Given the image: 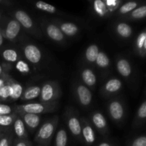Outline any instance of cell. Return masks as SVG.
Masks as SVG:
<instances>
[{
	"mask_svg": "<svg viewBox=\"0 0 146 146\" xmlns=\"http://www.w3.org/2000/svg\"><path fill=\"white\" fill-rule=\"evenodd\" d=\"M58 115H54L52 118L44 121L36 133L34 141L38 145L49 146L51 140L55 134V131L58 126Z\"/></svg>",
	"mask_w": 146,
	"mask_h": 146,
	"instance_id": "obj_1",
	"label": "cell"
},
{
	"mask_svg": "<svg viewBox=\"0 0 146 146\" xmlns=\"http://www.w3.org/2000/svg\"><path fill=\"white\" fill-rule=\"evenodd\" d=\"M68 145V134L65 128H61L55 136L54 146H67Z\"/></svg>",
	"mask_w": 146,
	"mask_h": 146,
	"instance_id": "obj_28",
	"label": "cell"
},
{
	"mask_svg": "<svg viewBox=\"0 0 146 146\" xmlns=\"http://www.w3.org/2000/svg\"><path fill=\"white\" fill-rule=\"evenodd\" d=\"M24 57L33 64H38L42 58V53L38 47L33 44H26L23 48Z\"/></svg>",
	"mask_w": 146,
	"mask_h": 146,
	"instance_id": "obj_13",
	"label": "cell"
},
{
	"mask_svg": "<svg viewBox=\"0 0 146 146\" xmlns=\"http://www.w3.org/2000/svg\"><path fill=\"white\" fill-rule=\"evenodd\" d=\"M141 3L140 1H128V2L124 3L120 6L119 8L116 11V14L120 17H123L126 14H129L130 12L136 9L139 6H141Z\"/></svg>",
	"mask_w": 146,
	"mask_h": 146,
	"instance_id": "obj_26",
	"label": "cell"
},
{
	"mask_svg": "<svg viewBox=\"0 0 146 146\" xmlns=\"http://www.w3.org/2000/svg\"><path fill=\"white\" fill-rule=\"evenodd\" d=\"M14 141L13 134H9L0 139V146H12Z\"/></svg>",
	"mask_w": 146,
	"mask_h": 146,
	"instance_id": "obj_37",
	"label": "cell"
},
{
	"mask_svg": "<svg viewBox=\"0 0 146 146\" xmlns=\"http://www.w3.org/2000/svg\"><path fill=\"white\" fill-rule=\"evenodd\" d=\"M95 65L99 69L106 71L110 68L111 66V60L109 57L107 55L106 53L104 51H100L98 54L96 60Z\"/></svg>",
	"mask_w": 146,
	"mask_h": 146,
	"instance_id": "obj_27",
	"label": "cell"
},
{
	"mask_svg": "<svg viewBox=\"0 0 146 146\" xmlns=\"http://www.w3.org/2000/svg\"><path fill=\"white\" fill-rule=\"evenodd\" d=\"M115 66L118 74L123 78H131L133 73V68L131 61L125 57H118L115 60Z\"/></svg>",
	"mask_w": 146,
	"mask_h": 146,
	"instance_id": "obj_14",
	"label": "cell"
},
{
	"mask_svg": "<svg viewBox=\"0 0 146 146\" xmlns=\"http://www.w3.org/2000/svg\"><path fill=\"white\" fill-rule=\"evenodd\" d=\"M21 27L19 23L15 19H11L7 23L6 29L4 31V35L9 41H14L21 32Z\"/></svg>",
	"mask_w": 146,
	"mask_h": 146,
	"instance_id": "obj_16",
	"label": "cell"
},
{
	"mask_svg": "<svg viewBox=\"0 0 146 146\" xmlns=\"http://www.w3.org/2000/svg\"><path fill=\"white\" fill-rule=\"evenodd\" d=\"M11 108L6 104H0V115H9L11 113Z\"/></svg>",
	"mask_w": 146,
	"mask_h": 146,
	"instance_id": "obj_39",
	"label": "cell"
},
{
	"mask_svg": "<svg viewBox=\"0 0 146 146\" xmlns=\"http://www.w3.org/2000/svg\"><path fill=\"white\" fill-rule=\"evenodd\" d=\"M61 96V90L58 83L56 81H46L41 87L39 95L40 102L44 104L58 103Z\"/></svg>",
	"mask_w": 146,
	"mask_h": 146,
	"instance_id": "obj_2",
	"label": "cell"
},
{
	"mask_svg": "<svg viewBox=\"0 0 146 146\" xmlns=\"http://www.w3.org/2000/svg\"><path fill=\"white\" fill-rule=\"evenodd\" d=\"M15 68L19 73L23 74H27L30 72V67L26 61L23 60H19L17 62Z\"/></svg>",
	"mask_w": 146,
	"mask_h": 146,
	"instance_id": "obj_36",
	"label": "cell"
},
{
	"mask_svg": "<svg viewBox=\"0 0 146 146\" xmlns=\"http://www.w3.org/2000/svg\"><path fill=\"white\" fill-rule=\"evenodd\" d=\"M35 7L36 9H38V10H41V11H44V12L48 13V14H54L58 13L57 9L54 6L49 4H47V3L44 2V1H36L35 3Z\"/></svg>",
	"mask_w": 146,
	"mask_h": 146,
	"instance_id": "obj_31",
	"label": "cell"
},
{
	"mask_svg": "<svg viewBox=\"0 0 146 146\" xmlns=\"http://www.w3.org/2000/svg\"><path fill=\"white\" fill-rule=\"evenodd\" d=\"M0 18H1V14H0Z\"/></svg>",
	"mask_w": 146,
	"mask_h": 146,
	"instance_id": "obj_45",
	"label": "cell"
},
{
	"mask_svg": "<svg viewBox=\"0 0 146 146\" xmlns=\"http://www.w3.org/2000/svg\"><path fill=\"white\" fill-rule=\"evenodd\" d=\"M53 22L56 25L58 26V27L60 29L61 32L64 34L65 36H66L69 37L75 36L80 31L79 27L74 23L64 21L58 19L53 20Z\"/></svg>",
	"mask_w": 146,
	"mask_h": 146,
	"instance_id": "obj_15",
	"label": "cell"
},
{
	"mask_svg": "<svg viewBox=\"0 0 146 146\" xmlns=\"http://www.w3.org/2000/svg\"><path fill=\"white\" fill-rule=\"evenodd\" d=\"M134 50L141 58H144L146 54V31L143 30L136 37L134 43Z\"/></svg>",
	"mask_w": 146,
	"mask_h": 146,
	"instance_id": "obj_19",
	"label": "cell"
},
{
	"mask_svg": "<svg viewBox=\"0 0 146 146\" xmlns=\"http://www.w3.org/2000/svg\"><path fill=\"white\" fill-rule=\"evenodd\" d=\"M1 73H2V66L0 65V74H1Z\"/></svg>",
	"mask_w": 146,
	"mask_h": 146,
	"instance_id": "obj_43",
	"label": "cell"
},
{
	"mask_svg": "<svg viewBox=\"0 0 146 146\" xmlns=\"http://www.w3.org/2000/svg\"><path fill=\"white\" fill-rule=\"evenodd\" d=\"M10 85L11 88V95L10 98L12 100H18L21 97L23 93L22 86L13 79L10 80Z\"/></svg>",
	"mask_w": 146,
	"mask_h": 146,
	"instance_id": "obj_29",
	"label": "cell"
},
{
	"mask_svg": "<svg viewBox=\"0 0 146 146\" xmlns=\"http://www.w3.org/2000/svg\"><path fill=\"white\" fill-rule=\"evenodd\" d=\"M12 125L14 133L15 136L17 137L16 139H28V133H27L25 125H24L23 121L19 115H17V117H16Z\"/></svg>",
	"mask_w": 146,
	"mask_h": 146,
	"instance_id": "obj_20",
	"label": "cell"
},
{
	"mask_svg": "<svg viewBox=\"0 0 146 146\" xmlns=\"http://www.w3.org/2000/svg\"><path fill=\"white\" fill-rule=\"evenodd\" d=\"M11 95V88L10 85V80L7 81V84H4L1 88H0V98L5 100L7 98H10Z\"/></svg>",
	"mask_w": 146,
	"mask_h": 146,
	"instance_id": "obj_35",
	"label": "cell"
},
{
	"mask_svg": "<svg viewBox=\"0 0 146 146\" xmlns=\"http://www.w3.org/2000/svg\"><path fill=\"white\" fill-rule=\"evenodd\" d=\"M146 118V101L144 99L138 107L136 115L133 122L132 126L133 128H138L145 123Z\"/></svg>",
	"mask_w": 146,
	"mask_h": 146,
	"instance_id": "obj_21",
	"label": "cell"
},
{
	"mask_svg": "<svg viewBox=\"0 0 146 146\" xmlns=\"http://www.w3.org/2000/svg\"><path fill=\"white\" fill-rule=\"evenodd\" d=\"M145 16L146 5L145 4H142L134 10H133L129 14L121 17L126 20H140L145 18Z\"/></svg>",
	"mask_w": 146,
	"mask_h": 146,
	"instance_id": "obj_25",
	"label": "cell"
},
{
	"mask_svg": "<svg viewBox=\"0 0 146 146\" xmlns=\"http://www.w3.org/2000/svg\"><path fill=\"white\" fill-rule=\"evenodd\" d=\"M36 146H42V145H37Z\"/></svg>",
	"mask_w": 146,
	"mask_h": 146,
	"instance_id": "obj_44",
	"label": "cell"
},
{
	"mask_svg": "<svg viewBox=\"0 0 146 146\" xmlns=\"http://www.w3.org/2000/svg\"><path fill=\"white\" fill-rule=\"evenodd\" d=\"M128 146H146V136L140 135L134 137L128 143Z\"/></svg>",
	"mask_w": 146,
	"mask_h": 146,
	"instance_id": "obj_34",
	"label": "cell"
},
{
	"mask_svg": "<svg viewBox=\"0 0 146 146\" xmlns=\"http://www.w3.org/2000/svg\"><path fill=\"white\" fill-rule=\"evenodd\" d=\"M40 26L41 32L43 31L44 34L51 41L61 44L65 43V36L61 32L58 26L56 25L54 22H51L42 19L40 22Z\"/></svg>",
	"mask_w": 146,
	"mask_h": 146,
	"instance_id": "obj_8",
	"label": "cell"
},
{
	"mask_svg": "<svg viewBox=\"0 0 146 146\" xmlns=\"http://www.w3.org/2000/svg\"><path fill=\"white\" fill-rule=\"evenodd\" d=\"M107 112L110 118L115 123H122L126 116V107L123 101L113 98L107 104Z\"/></svg>",
	"mask_w": 146,
	"mask_h": 146,
	"instance_id": "obj_4",
	"label": "cell"
},
{
	"mask_svg": "<svg viewBox=\"0 0 146 146\" xmlns=\"http://www.w3.org/2000/svg\"><path fill=\"white\" fill-rule=\"evenodd\" d=\"M80 76L82 84L86 86L88 88H94L97 83V76L94 70L89 67L82 68L80 72Z\"/></svg>",
	"mask_w": 146,
	"mask_h": 146,
	"instance_id": "obj_17",
	"label": "cell"
},
{
	"mask_svg": "<svg viewBox=\"0 0 146 146\" xmlns=\"http://www.w3.org/2000/svg\"><path fill=\"white\" fill-rule=\"evenodd\" d=\"M114 31L118 36L123 39H128L133 35V28L125 21H118L114 25Z\"/></svg>",
	"mask_w": 146,
	"mask_h": 146,
	"instance_id": "obj_18",
	"label": "cell"
},
{
	"mask_svg": "<svg viewBox=\"0 0 146 146\" xmlns=\"http://www.w3.org/2000/svg\"><path fill=\"white\" fill-rule=\"evenodd\" d=\"M2 57L5 61L11 63L17 62L19 58V56L17 51L12 49V48H8V49L4 50L2 52Z\"/></svg>",
	"mask_w": 146,
	"mask_h": 146,
	"instance_id": "obj_30",
	"label": "cell"
},
{
	"mask_svg": "<svg viewBox=\"0 0 146 146\" xmlns=\"http://www.w3.org/2000/svg\"><path fill=\"white\" fill-rule=\"evenodd\" d=\"M79 113L73 107H68L65 112V119L66 125L71 135L77 140L82 143L81 137V125Z\"/></svg>",
	"mask_w": 146,
	"mask_h": 146,
	"instance_id": "obj_5",
	"label": "cell"
},
{
	"mask_svg": "<svg viewBox=\"0 0 146 146\" xmlns=\"http://www.w3.org/2000/svg\"><path fill=\"white\" fill-rule=\"evenodd\" d=\"M4 42V37H3V34L1 33V31H0V46L3 44Z\"/></svg>",
	"mask_w": 146,
	"mask_h": 146,
	"instance_id": "obj_42",
	"label": "cell"
},
{
	"mask_svg": "<svg viewBox=\"0 0 146 146\" xmlns=\"http://www.w3.org/2000/svg\"><path fill=\"white\" fill-rule=\"evenodd\" d=\"M96 146H115V144L111 141H108V140H106V141H101L99 143L97 144Z\"/></svg>",
	"mask_w": 146,
	"mask_h": 146,
	"instance_id": "obj_40",
	"label": "cell"
},
{
	"mask_svg": "<svg viewBox=\"0 0 146 146\" xmlns=\"http://www.w3.org/2000/svg\"><path fill=\"white\" fill-rule=\"evenodd\" d=\"M73 88L76 100L81 106L83 108H88L91 105L93 94L90 88L80 81H75Z\"/></svg>",
	"mask_w": 146,
	"mask_h": 146,
	"instance_id": "obj_7",
	"label": "cell"
},
{
	"mask_svg": "<svg viewBox=\"0 0 146 146\" xmlns=\"http://www.w3.org/2000/svg\"><path fill=\"white\" fill-rule=\"evenodd\" d=\"M40 92H41V86L37 85L31 86L23 91L21 99L24 101L35 99L39 97Z\"/></svg>",
	"mask_w": 146,
	"mask_h": 146,
	"instance_id": "obj_24",
	"label": "cell"
},
{
	"mask_svg": "<svg viewBox=\"0 0 146 146\" xmlns=\"http://www.w3.org/2000/svg\"><path fill=\"white\" fill-rule=\"evenodd\" d=\"M92 8L96 16L100 18H108L111 16L106 6L105 0H95L92 1Z\"/></svg>",
	"mask_w": 146,
	"mask_h": 146,
	"instance_id": "obj_22",
	"label": "cell"
},
{
	"mask_svg": "<svg viewBox=\"0 0 146 146\" xmlns=\"http://www.w3.org/2000/svg\"><path fill=\"white\" fill-rule=\"evenodd\" d=\"M58 103L44 104L41 102H33L17 105L14 107V111H21L27 113L40 115L46 113H52L57 109Z\"/></svg>",
	"mask_w": 146,
	"mask_h": 146,
	"instance_id": "obj_3",
	"label": "cell"
},
{
	"mask_svg": "<svg viewBox=\"0 0 146 146\" xmlns=\"http://www.w3.org/2000/svg\"><path fill=\"white\" fill-rule=\"evenodd\" d=\"M123 88V82L118 78H111L103 85L101 94L105 98H111L118 95Z\"/></svg>",
	"mask_w": 146,
	"mask_h": 146,
	"instance_id": "obj_11",
	"label": "cell"
},
{
	"mask_svg": "<svg viewBox=\"0 0 146 146\" xmlns=\"http://www.w3.org/2000/svg\"><path fill=\"white\" fill-rule=\"evenodd\" d=\"M12 146H33V145L29 139H15L13 141Z\"/></svg>",
	"mask_w": 146,
	"mask_h": 146,
	"instance_id": "obj_38",
	"label": "cell"
},
{
	"mask_svg": "<svg viewBox=\"0 0 146 146\" xmlns=\"http://www.w3.org/2000/svg\"><path fill=\"white\" fill-rule=\"evenodd\" d=\"M9 80L7 79H4V78H0V88L4 85V84H7V82Z\"/></svg>",
	"mask_w": 146,
	"mask_h": 146,
	"instance_id": "obj_41",
	"label": "cell"
},
{
	"mask_svg": "<svg viewBox=\"0 0 146 146\" xmlns=\"http://www.w3.org/2000/svg\"><path fill=\"white\" fill-rule=\"evenodd\" d=\"M105 3L110 15H112L113 13L116 12L120 6L123 4V1L121 0H105Z\"/></svg>",
	"mask_w": 146,
	"mask_h": 146,
	"instance_id": "obj_32",
	"label": "cell"
},
{
	"mask_svg": "<svg viewBox=\"0 0 146 146\" xmlns=\"http://www.w3.org/2000/svg\"><path fill=\"white\" fill-rule=\"evenodd\" d=\"M94 129L98 131L101 135L106 138L110 133L109 127L105 115L100 111H94L90 114L89 118H88Z\"/></svg>",
	"mask_w": 146,
	"mask_h": 146,
	"instance_id": "obj_9",
	"label": "cell"
},
{
	"mask_svg": "<svg viewBox=\"0 0 146 146\" xmlns=\"http://www.w3.org/2000/svg\"><path fill=\"white\" fill-rule=\"evenodd\" d=\"M80 121L81 125L82 143H84L87 146L92 145L96 140V130L89 120L86 117H81Z\"/></svg>",
	"mask_w": 146,
	"mask_h": 146,
	"instance_id": "obj_10",
	"label": "cell"
},
{
	"mask_svg": "<svg viewBox=\"0 0 146 146\" xmlns=\"http://www.w3.org/2000/svg\"><path fill=\"white\" fill-rule=\"evenodd\" d=\"M14 113L21 118L25 125V127H27L28 131L31 133H33L39 126L40 121H41L39 115L27 113L21 111H14Z\"/></svg>",
	"mask_w": 146,
	"mask_h": 146,
	"instance_id": "obj_12",
	"label": "cell"
},
{
	"mask_svg": "<svg viewBox=\"0 0 146 146\" xmlns=\"http://www.w3.org/2000/svg\"><path fill=\"white\" fill-rule=\"evenodd\" d=\"M12 14L13 17H14V19L17 20L20 24L21 27L27 30L29 33L36 38H40L42 37V32L41 29L36 25L34 20L26 11L21 9H17L13 11Z\"/></svg>",
	"mask_w": 146,
	"mask_h": 146,
	"instance_id": "obj_6",
	"label": "cell"
},
{
	"mask_svg": "<svg viewBox=\"0 0 146 146\" xmlns=\"http://www.w3.org/2000/svg\"><path fill=\"white\" fill-rule=\"evenodd\" d=\"M99 51V47L97 44H91L86 49L85 53H84V59L88 64L94 65L95 64L96 60Z\"/></svg>",
	"mask_w": 146,
	"mask_h": 146,
	"instance_id": "obj_23",
	"label": "cell"
},
{
	"mask_svg": "<svg viewBox=\"0 0 146 146\" xmlns=\"http://www.w3.org/2000/svg\"><path fill=\"white\" fill-rule=\"evenodd\" d=\"M17 117V114L14 113L9 114V115H0V125L4 127L10 126L13 124L14 120Z\"/></svg>",
	"mask_w": 146,
	"mask_h": 146,
	"instance_id": "obj_33",
	"label": "cell"
}]
</instances>
